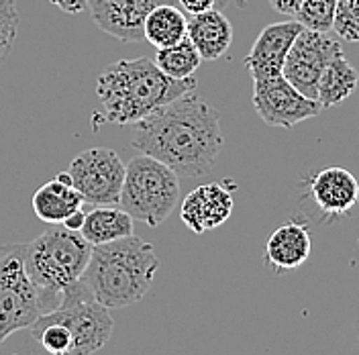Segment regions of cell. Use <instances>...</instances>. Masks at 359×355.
<instances>
[{"mask_svg":"<svg viewBox=\"0 0 359 355\" xmlns=\"http://www.w3.org/2000/svg\"><path fill=\"white\" fill-rule=\"evenodd\" d=\"M131 147L178 176H206L223 149L221 112L196 92L184 94L135 123Z\"/></svg>","mask_w":359,"mask_h":355,"instance_id":"6da1fadb","label":"cell"},{"mask_svg":"<svg viewBox=\"0 0 359 355\" xmlns=\"http://www.w3.org/2000/svg\"><path fill=\"white\" fill-rule=\"evenodd\" d=\"M198 80H176L163 74L154 60H118L109 64L96 80L102 119L114 125H135L163 105L196 92Z\"/></svg>","mask_w":359,"mask_h":355,"instance_id":"7a4b0ae2","label":"cell"},{"mask_svg":"<svg viewBox=\"0 0 359 355\" xmlns=\"http://www.w3.org/2000/svg\"><path fill=\"white\" fill-rule=\"evenodd\" d=\"M159 267L154 245L129 235L112 243L94 245L80 282L107 309L137 304L154 284Z\"/></svg>","mask_w":359,"mask_h":355,"instance_id":"3957f363","label":"cell"},{"mask_svg":"<svg viewBox=\"0 0 359 355\" xmlns=\"http://www.w3.org/2000/svg\"><path fill=\"white\" fill-rule=\"evenodd\" d=\"M90 253L92 245L82 233L69 231L64 225H49L37 239L27 243L25 267L39 292L45 312L53 311L64 290L82 278Z\"/></svg>","mask_w":359,"mask_h":355,"instance_id":"277c9868","label":"cell"},{"mask_svg":"<svg viewBox=\"0 0 359 355\" xmlns=\"http://www.w3.org/2000/svg\"><path fill=\"white\" fill-rule=\"evenodd\" d=\"M180 202V176L151 156H135L127 163L118 206L149 227H159Z\"/></svg>","mask_w":359,"mask_h":355,"instance_id":"5b68a950","label":"cell"},{"mask_svg":"<svg viewBox=\"0 0 359 355\" xmlns=\"http://www.w3.org/2000/svg\"><path fill=\"white\" fill-rule=\"evenodd\" d=\"M25 247L27 243L0 245V345L45 312L25 267Z\"/></svg>","mask_w":359,"mask_h":355,"instance_id":"8992f818","label":"cell"},{"mask_svg":"<svg viewBox=\"0 0 359 355\" xmlns=\"http://www.w3.org/2000/svg\"><path fill=\"white\" fill-rule=\"evenodd\" d=\"M41 319L62 323L69 331V355H92L100 351L114 331L111 309L100 304L80 280L69 284L62 294L60 304L53 311L41 314Z\"/></svg>","mask_w":359,"mask_h":355,"instance_id":"52a82bcc","label":"cell"},{"mask_svg":"<svg viewBox=\"0 0 359 355\" xmlns=\"http://www.w3.org/2000/svg\"><path fill=\"white\" fill-rule=\"evenodd\" d=\"M74 188L92 206H116L127 166L109 147H92L72 159L66 170Z\"/></svg>","mask_w":359,"mask_h":355,"instance_id":"ba28073f","label":"cell"},{"mask_svg":"<svg viewBox=\"0 0 359 355\" xmlns=\"http://www.w3.org/2000/svg\"><path fill=\"white\" fill-rule=\"evenodd\" d=\"M341 51V43L327 37V33H318L304 27L292 43L282 76L298 92L316 100L318 80L329 62Z\"/></svg>","mask_w":359,"mask_h":355,"instance_id":"9c48e42d","label":"cell"},{"mask_svg":"<svg viewBox=\"0 0 359 355\" xmlns=\"http://www.w3.org/2000/svg\"><path fill=\"white\" fill-rule=\"evenodd\" d=\"M253 109L269 127H294L306 119L318 116V100L304 96L284 76L253 80Z\"/></svg>","mask_w":359,"mask_h":355,"instance_id":"30bf717a","label":"cell"},{"mask_svg":"<svg viewBox=\"0 0 359 355\" xmlns=\"http://www.w3.org/2000/svg\"><path fill=\"white\" fill-rule=\"evenodd\" d=\"M159 4H178V0H88V11L94 25L107 35L121 43H141L145 19Z\"/></svg>","mask_w":359,"mask_h":355,"instance_id":"8fae6325","label":"cell"},{"mask_svg":"<svg viewBox=\"0 0 359 355\" xmlns=\"http://www.w3.org/2000/svg\"><path fill=\"white\" fill-rule=\"evenodd\" d=\"M302 22L286 21L268 25L255 39L243 66L251 74L253 80H266L282 76L288 51L294 39L302 31Z\"/></svg>","mask_w":359,"mask_h":355,"instance_id":"7c38bea8","label":"cell"},{"mask_svg":"<svg viewBox=\"0 0 359 355\" xmlns=\"http://www.w3.org/2000/svg\"><path fill=\"white\" fill-rule=\"evenodd\" d=\"M309 199L325 219L345 217L359 202L358 178L339 166L323 168L309 182Z\"/></svg>","mask_w":359,"mask_h":355,"instance_id":"4fadbf2b","label":"cell"},{"mask_svg":"<svg viewBox=\"0 0 359 355\" xmlns=\"http://www.w3.org/2000/svg\"><path fill=\"white\" fill-rule=\"evenodd\" d=\"M233 206L235 202L231 190L219 182H212L198 186L186 194L180 206V219L190 231L202 235L226 222L233 213Z\"/></svg>","mask_w":359,"mask_h":355,"instance_id":"5bb4252c","label":"cell"},{"mask_svg":"<svg viewBox=\"0 0 359 355\" xmlns=\"http://www.w3.org/2000/svg\"><path fill=\"white\" fill-rule=\"evenodd\" d=\"M313 251L309 227L290 221L276 229L264 247V264L271 274H288L298 269Z\"/></svg>","mask_w":359,"mask_h":355,"instance_id":"9a60e30c","label":"cell"},{"mask_svg":"<svg viewBox=\"0 0 359 355\" xmlns=\"http://www.w3.org/2000/svg\"><path fill=\"white\" fill-rule=\"evenodd\" d=\"M84 204L86 200L74 188L67 172H62L53 180L45 182L31 199L35 217L47 225H62L72 213L84 208Z\"/></svg>","mask_w":359,"mask_h":355,"instance_id":"2e32d148","label":"cell"},{"mask_svg":"<svg viewBox=\"0 0 359 355\" xmlns=\"http://www.w3.org/2000/svg\"><path fill=\"white\" fill-rule=\"evenodd\" d=\"M186 37L201 53L202 62H215L223 58L233 43V25L224 17L223 11H206L188 19Z\"/></svg>","mask_w":359,"mask_h":355,"instance_id":"e0dca14e","label":"cell"},{"mask_svg":"<svg viewBox=\"0 0 359 355\" xmlns=\"http://www.w3.org/2000/svg\"><path fill=\"white\" fill-rule=\"evenodd\" d=\"M80 233L92 247L112 243L133 235V217L118 206H94Z\"/></svg>","mask_w":359,"mask_h":355,"instance_id":"ac0fdd59","label":"cell"},{"mask_svg":"<svg viewBox=\"0 0 359 355\" xmlns=\"http://www.w3.org/2000/svg\"><path fill=\"white\" fill-rule=\"evenodd\" d=\"M359 84V72L347 62V58L337 53L335 58L325 67L320 80H318V96L316 100L320 102L323 109H331L343 105Z\"/></svg>","mask_w":359,"mask_h":355,"instance_id":"d6986e66","label":"cell"},{"mask_svg":"<svg viewBox=\"0 0 359 355\" xmlns=\"http://www.w3.org/2000/svg\"><path fill=\"white\" fill-rule=\"evenodd\" d=\"M143 33L156 49L176 45L188 35V17L178 4H159L147 15Z\"/></svg>","mask_w":359,"mask_h":355,"instance_id":"ffe728a7","label":"cell"},{"mask_svg":"<svg viewBox=\"0 0 359 355\" xmlns=\"http://www.w3.org/2000/svg\"><path fill=\"white\" fill-rule=\"evenodd\" d=\"M154 62L170 78L186 80V78H192L196 74V69L202 64V58L196 51V47L192 45V41L188 37H184L180 43L157 49Z\"/></svg>","mask_w":359,"mask_h":355,"instance_id":"44dd1931","label":"cell"},{"mask_svg":"<svg viewBox=\"0 0 359 355\" xmlns=\"http://www.w3.org/2000/svg\"><path fill=\"white\" fill-rule=\"evenodd\" d=\"M337 2L339 0H304L296 15V21L302 22V27L306 29L329 33L333 29Z\"/></svg>","mask_w":359,"mask_h":355,"instance_id":"7402d4cb","label":"cell"},{"mask_svg":"<svg viewBox=\"0 0 359 355\" xmlns=\"http://www.w3.org/2000/svg\"><path fill=\"white\" fill-rule=\"evenodd\" d=\"M333 31L349 43H359V0H339Z\"/></svg>","mask_w":359,"mask_h":355,"instance_id":"603a6c76","label":"cell"},{"mask_svg":"<svg viewBox=\"0 0 359 355\" xmlns=\"http://www.w3.org/2000/svg\"><path fill=\"white\" fill-rule=\"evenodd\" d=\"M17 33H19L17 0H0V64L11 53Z\"/></svg>","mask_w":359,"mask_h":355,"instance_id":"cb8c5ba5","label":"cell"},{"mask_svg":"<svg viewBox=\"0 0 359 355\" xmlns=\"http://www.w3.org/2000/svg\"><path fill=\"white\" fill-rule=\"evenodd\" d=\"M180 8L186 15H201L206 11H223L229 0H178Z\"/></svg>","mask_w":359,"mask_h":355,"instance_id":"d4e9b609","label":"cell"},{"mask_svg":"<svg viewBox=\"0 0 359 355\" xmlns=\"http://www.w3.org/2000/svg\"><path fill=\"white\" fill-rule=\"evenodd\" d=\"M268 2L276 13L288 15V17H296L304 0H268Z\"/></svg>","mask_w":359,"mask_h":355,"instance_id":"484cf974","label":"cell"},{"mask_svg":"<svg viewBox=\"0 0 359 355\" xmlns=\"http://www.w3.org/2000/svg\"><path fill=\"white\" fill-rule=\"evenodd\" d=\"M49 2L67 15H80L88 8V0H49Z\"/></svg>","mask_w":359,"mask_h":355,"instance_id":"4316f807","label":"cell"},{"mask_svg":"<svg viewBox=\"0 0 359 355\" xmlns=\"http://www.w3.org/2000/svg\"><path fill=\"white\" fill-rule=\"evenodd\" d=\"M84 221H86V213H84V208H80V210L72 213V215H69L62 225H64L66 229H69V231L80 233V231H82V227H84Z\"/></svg>","mask_w":359,"mask_h":355,"instance_id":"83f0119b","label":"cell"}]
</instances>
